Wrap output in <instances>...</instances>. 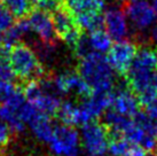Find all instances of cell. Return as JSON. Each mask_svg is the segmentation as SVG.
<instances>
[{"label":"cell","mask_w":157,"mask_h":156,"mask_svg":"<svg viewBox=\"0 0 157 156\" xmlns=\"http://www.w3.org/2000/svg\"><path fill=\"white\" fill-rule=\"evenodd\" d=\"M157 69V48H140L126 72L130 90L135 93L140 103L147 106L157 98L155 72Z\"/></svg>","instance_id":"6da1fadb"},{"label":"cell","mask_w":157,"mask_h":156,"mask_svg":"<svg viewBox=\"0 0 157 156\" xmlns=\"http://www.w3.org/2000/svg\"><path fill=\"white\" fill-rule=\"evenodd\" d=\"M78 74L92 91H111L115 84L113 69L102 53L91 52L80 59Z\"/></svg>","instance_id":"7a4b0ae2"},{"label":"cell","mask_w":157,"mask_h":156,"mask_svg":"<svg viewBox=\"0 0 157 156\" xmlns=\"http://www.w3.org/2000/svg\"><path fill=\"white\" fill-rule=\"evenodd\" d=\"M8 62L14 75L23 82L40 80L45 77V68L38 55L25 44L17 43L9 49Z\"/></svg>","instance_id":"3957f363"},{"label":"cell","mask_w":157,"mask_h":156,"mask_svg":"<svg viewBox=\"0 0 157 156\" xmlns=\"http://www.w3.org/2000/svg\"><path fill=\"white\" fill-rule=\"evenodd\" d=\"M110 133L105 124L92 121L83 125L80 141L84 149L92 156H103L108 152Z\"/></svg>","instance_id":"277c9868"},{"label":"cell","mask_w":157,"mask_h":156,"mask_svg":"<svg viewBox=\"0 0 157 156\" xmlns=\"http://www.w3.org/2000/svg\"><path fill=\"white\" fill-rule=\"evenodd\" d=\"M80 137L72 126H55L51 140L49 148L55 156H79L80 152Z\"/></svg>","instance_id":"5b68a950"},{"label":"cell","mask_w":157,"mask_h":156,"mask_svg":"<svg viewBox=\"0 0 157 156\" xmlns=\"http://www.w3.org/2000/svg\"><path fill=\"white\" fill-rule=\"evenodd\" d=\"M51 15L56 36L63 41H66L71 48H74V46L84 35L83 30L78 26L74 15L67 9L64 2L61 7L51 13Z\"/></svg>","instance_id":"8992f818"},{"label":"cell","mask_w":157,"mask_h":156,"mask_svg":"<svg viewBox=\"0 0 157 156\" xmlns=\"http://www.w3.org/2000/svg\"><path fill=\"white\" fill-rule=\"evenodd\" d=\"M51 84L57 96L71 94L85 100L93 93L92 88L82 78V76L78 72H74V71H67V72L57 75L56 77L51 78Z\"/></svg>","instance_id":"52a82bcc"},{"label":"cell","mask_w":157,"mask_h":156,"mask_svg":"<svg viewBox=\"0 0 157 156\" xmlns=\"http://www.w3.org/2000/svg\"><path fill=\"white\" fill-rule=\"evenodd\" d=\"M124 12L136 30L149 29L156 22L157 14L150 0H126Z\"/></svg>","instance_id":"ba28073f"},{"label":"cell","mask_w":157,"mask_h":156,"mask_svg":"<svg viewBox=\"0 0 157 156\" xmlns=\"http://www.w3.org/2000/svg\"><path fill=\"white\" fill-rule=\"evenodd\" d=\"M139 51L138 46L130 40H118L108 51V61L117 74L125 76Z\"/></svg>","instance_id":"9c48e42d"},{"label":"cell","mask_w":157,"mask_h":156,"mask_svg":"<svg viewBox=\"0 0 157 156\" xmlns=\"http://www.w3.org/2000/svg\"><path fill=\"white\" fill-rule=\"evenodd\" d=\"M25 102L23 92L18 90L10 99L0 103V118L13 132H23L25 129L26 124L22 118V109Z\"/></svg>","instance_id":"30bf717a"},{"label":"cell","mask_w":157,"mask_h":156,"mask_svg":"<svg viewBox=\"0 0 157 156\" xmlns=\"http://www.w3.org/2000/svg\"><path fill=\"white\" fill-rule=\"evenodd\" d=\"M26 20L30 25V30L39 37L41 44L55 45V39L57 36L54 29L51 13L36 8L35 10L30 12Z\"/></svg>","instance_id":"8fae6325"},{"label":"cell","mask_w":157,"mask_h":156,"mask_svg":"<svg viewBox=\"0 0 157 156\" xmlns=\"http://www.w3.org/2000/svg\"><path fill=\"white\" fill-rule=\"evenodd\" d=\"M103 23L107 32L113 39L123 40L128 35L126 14L119 7H110L103 14Z\"/></svg>","instance_id":"7c38bea8"},{"label":"cell","mask_w":157,"mask_h":156,"mask_svg":"<svg viewBox=\"0 0 157 156\" xmlns=\"http://www.w3.org/2000/svg\"><path fill=\"white\" fill-rule=\"evenodd\" d=\"M140 101L132 90H119L113 93L110 108L123 116L133 117L139 113Z\"/></svg>","instance_id":"4fadbf2b"},{"label":"cell","mask_w":157,"mask_h":156,"mask_svg":"<svg viewBox=\"0 0 157 156\" xmlns=\"http://www.w3.org/2000/svg\"><path fill=\"white\" fill-rule=\"evenodd\" d=\"M28 124L30 125V129L32 131L33 135L39 141L48 142L51 140L55 127L53 126V123L49 119V116L38 111L35 116L31 118Z\"/></svg>","instance_id":"5bb4252c"},{"label":"cell","mask_w":157,"mask_h":156,"mask_svg":"<svg viewBox=\"0 0 157 156\" xmlns=\"http://www.w3.org/2000/svg\"><path fill=\"white\" fill-rule=\"evenodd\" d=\"M64 6L74 16L85 13L101 12L103 1L101 0H63Z\"/></svg>","instance_id":"9a60e30c"},{"label":"cell","mask_w":157,"mask_h":156,"mask_svg":"<svg viewBox=\"0 0 157 156\" xmlns=\"http://www.w3.org/2000/svg\"><path fill=\"white\" fill-rule=\"evenodd\" d=\"M56 116L60 118L62 124L69 126L82 125L80 122V108L78 104L74 103L71 101L61 102Z\"/></svg>","instance_id":"2e32d148"},{"label":"cell","mask_w":157,"mask_h":156,"mask_svg":"<svg viewBox=\"0 0 157 156\" xmlns=\"http://www.w3.org/2000/svg\"><path fill=\"white\" fill-rule=\"evenodd\" d=\"M78 26L82 30L92 31L100 30L105 26L103 23V15L101 14V12H93V13H85L80 14L77 16H74Z\"/></svg>","instance_id":"e0dca14e"},{"label":"cell","mask_w":157,"mask_h":156,"mask_svg":"<svg viewBox=\"0 0 157 156\" xmlns=\"http://www.w3.org/2000/svg\"><path fill=\"white\" fill-rule=\"evenodd\" d=\"M87 39L88 44L91 46V49L93 52H108L111 47V39L113 38L110 37L108 32L103 31L102 29L90 32Z\"/></svg>","instance_id":"ac0fdd59"},{"label":"cell","mask_w":157,"mask_h":156,"mask_svg":"<svg viewBox=\"0 0 157 156\" xmlns=\"http://www.w3.org/2000/svg\"><path fill=\"white\" fill-rule=\"evenodd\" d=\"M5 7L13 14L15 18H24L31 12L32 1L31 0H1Z\"/></svg>","instance_id":"d6986e66"},{"label":"cell","mask_w":157,"mask_h":156,"mask_svg":"<svg viewBox=\"0 0 157 156\" xmlns=\"http://www.w3.org/2000/svg\"><path fill=\"white\" fill-rule=\"evenodd\" d=\"M131 146V142L123 137H113L110 139L108 153L111 156H124Z\"/></svg>","instance_id":"ffe728a7"},{"label":"cell","mask_w":157,"mask_h":156,"mask_svg":"<svg viewBox=\"0 0 157 156\" xmlns=\"http://www.w3.org/2000/svg\"><path fill=\"white\" fill-rule=\"evenodd\" d=\"M31 1L33 7L48 13H53L55 9L63 5V0H31Z\"/></svg>","instance_id":"44dd1931"},{"label":"cell","mask_w":157,"mask_h":156,"mask_svg":"<svg viewBox=\"0 0 157 156\" xmlns=\"http://www.w3.org/2000/svg\"><path fill=\"white\" fill-rule=\"evenodd\" d=\"M18 91V88L10 80H1L0 82V103L9 100Z\"/></svg>","instance_id":"7402d4cb"},{"label":"cell","mask_w":157,"mask_h":156,"mask_svg":"<svg viewBox=\"0 0 157 156\" xmlns=\"http://www.w3.org/2000/svg\"><path fill=\"white\" fill-rule=\"evenodd\" d=\"M14 15L6 7H0V33L8 31L14 25Z\"/></svg>","instance_id":"603a6c76"},{"label":"cell","mask_w":157,"mask_h":156,"mask_svg":"<svg viewBox=\"0 0 157 156\" xmlns=\"http://www.w3.org/2000/svg\"><path fill=\"white\" fill-rule=\"evenodd\" d=\"M12 132L13 131L10 130V127L0 118V152H4L8 147L12 138Z\"/></svg>","instance_id":"cb8c5ba5"},{"label":"cell","mask_w":157,"mask_h":156,"mask_svg":"<svg viewBox=\"0 0 157 156\" xmlns=\"http://www.w3.org/2000/svg\"><path fill=\"white\" fill-rule=\"evenodd\" d=\"M15 75L9 65L8 59L0 55V82L1 80H10Z\"/></svg>","instance_id":"d4e9b609"},{"label":"cell","mask_w":157,"mask_h":156,"mask_svg":"<svg viewBox=\"0 0 157 156\" xmlns=\"http://www.w3.org/2000/svg\"><path fill=\"white\" fill-rule=\"evenodd\" d=\"M124 156H147V150L144 147H141L140 145L131 143L128 150Z\"/></svg>","instance_id":"484cf974"},{"label":"cell","mask_w":157,"mask_h":156,"mask_svg":"<svg viewBox=\"0 0 157 156\" xmlns=\"http://www.w3.org/2000/svg\"><path fill=\"white\" fill-rule=\"evenodd\" d=\"M146 108H147V115L154 122L157 123V98L155 100H153L149 104H147Z\"/></svg>","instance_id":"4316f807"},{"label":"cell","mask_w":157,"mask_h":156,"mask_svg":"<svg viewBox=\"0 0 157 156\" xmlns=\"http://www.w3.org/2000/svg\"><path fill=\"white\" fill-rule=\"evenodd\" d=\"M151 39H153V41L155 43V45L157 46V24L154 26L153 31H151Z\"/></svg>","instance_id":"83f0119b"},{"label":"cell","mask_w":157,"mask_h":156,"mask_svg":"<svg viewBox=\"0 0 157 156\" xmlns=\"http://www.w3.org/2000/svg\"><path fill=\"white\" fill-rule=\"evenodd\" d=\"M150 2H151L154 9H155V12H156V14H157V0H150Z\"/></svg>","instance_id":"f1b7e54d"},{"label":"cell","mask_w":157,"mask_h":156,"mask_svg":"<svg viewBox=\"0 0 157 156\" xmlns=\"http://www.w3.org/2000/svg\"><path fill=\"white\" fill-rule=\"evenodd\" d=\"M155 84H156L157 86V69H156V72H155Z\"/></svg>","instance_id":"f546056e"},{"label":"cell","mask_w":157,"mask_h":156,"mask_svg":"<svg viewBox=\"0 0 157 156\" xmlns=\"http://www.w3.org/2000/svg\"><path fill=\"white\" fill-rule=\"evenodd\" d=\"M2 47V38H1V36H0V48Z\"/></svg>","instance_id":"4dcf8cb0"},{"label":"cell","mask_w":157,"mask_h":156,"mask_svg":"<svg viewBox=\"0 0 157 156\" xmlns=\"http://www.w3.org/2000/svg\"><path fill=\"white\" fill-rule=\"evenodd\" d=\"M101 1H108V0H101Z\"/></svg>","instance_id":"1f68e13d"},{"label":"cell","mask_w":157,"mask_h":156,"mask_svg":"<svg viewBox=\"0 0 157 156\" xmlns=\"http://www.w3.org/2000/svg\"><path fill=\"white\" fill-rule=\"evenodd\" d=\"M156 150H157V146H156Z\"/></svg>","instance_id":"d6a6232c"},{"label":"cell","mask_w":157,"mask_h":156,"mask_svg":"<svg viewBox=\"0 0 157 156\" xmlns=\"http://www.w3.org/2000/svg\"><path fill=\"white\" fill-rule=\"evenodd\" d=\"M90 156H92V155H90Z\"/></svg>","instance_id":"836d02e7"},{"label":"cell","mask_w":157,"mask_h":156,"mask_svg":"<svg viewBox=\"0 0 157 156\" xmlns=\"http://www.w3.org/2000/svg\"><path fill=\"white\" fill-rule=\"evenodd\" d=\"M0 1H1V0H0Z\"/></svg>","instance_id":"e575fe53"}]
</instances>
